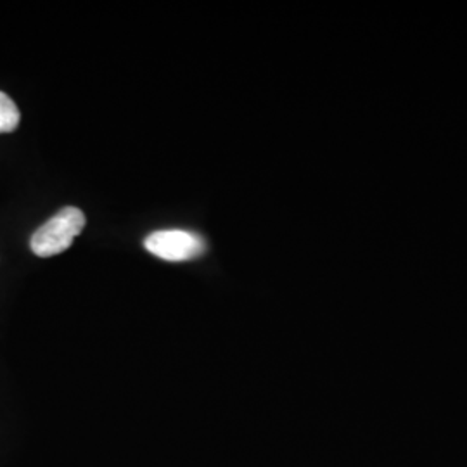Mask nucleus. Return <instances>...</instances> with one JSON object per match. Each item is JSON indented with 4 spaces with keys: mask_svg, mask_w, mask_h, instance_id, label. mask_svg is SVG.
<instances>
[{
    "mask_svg": "<svg viewBox=\"0 0 467 467\" xmlns=\"http://www.w3.org/2000/svg\"><path fill=\"white\" fill-rule=\"evenodd\" d=\"M19 119L21 115L15 100L11 99L7 94L0 92V134L15 132L19 125Z\"/></svg>",
    "mask_w": 467,
    "mask_h": 467,
    "instance_id": "7ed1b4c3",
    "label": "nucleus"
},
{
    "mask_svg": "<svg viewBox=\"0 0 467 467\" xmlns=\"http://www.w3.org/2000/svg\"><path fill=\"white\" fill-rule=\"evenodd\" d=\"M84 227V212L80 208L67 206L32 235L30 248L40 258L56 256L73 244V241L82 234Z\"/></svg>",
    "mask_w": 467,
    "mask_h": 467,
    "instance_id": "f257e3e1",
    "label": "nucleus"
},
{
    "mask_svg": "<svg viewBox=\"0 0 467 467\" xmlns=\"http://www.w3.org/2000/svg\"><path fill=\"white\" fill-rule=\"evenodd\" d=\"M144 246L154 256L167 262L194 260L206 250V243L201 235L177 229L150 234L144 241Z\"/></svg>",
    "mask_w": 467,
    "mask_h": 467,
    "instance_id": "f03ea898",
    "label": "nucleus"
}]
</instances>
